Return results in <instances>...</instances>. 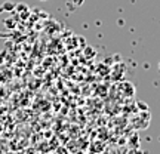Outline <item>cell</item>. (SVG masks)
<instances>
[{
  "instance_id": "obj_1",
  "label": "cell",
  "mask_w": 160,
  "mask_h": 154,
  "mask_svg": "<svg viewBox=\"0 0 160 154\" xmlns=\"http://www.w3.org/2000/svg\"><path fill=\"white\" fill-rule=\"evenodd\" d=\"M15 12H18L19 15L22 18L25 17H28V11H30V7L25 3H18V5H15V9H13Z\"/></svg>"
},
{
  "instance_id": "obj_2",
  "label": "cell",
  "mask_w": 160,
  "mask_h": 154,
  "mask_svg": "<svg viewBox=\"0 0 160 154\" xmlns=\"http://www.w3.org/2000/svg\"><path fill=\"white\" fill-rule=\"evenodd\" d=\"M13 9H15V3L13 2H5L3 5L0 6V12H13Z\"/></svg>"
},
{
  "instance_id": "obj_3",
  "label": "cell",
  "mask_w": 160,
  "mask_h": 154,
  "mask_svg": "<svg viewBox=\"0 0 160 154\" xmlns=\"http://www.w3.org/2000/svg\"><path fill=\"white\" fill-rule=\"evenodd\" d=\"M138 107H139V110H141V111H147V110H148V105H147V104L145 102H141V101H138Z\"/></svg>"
},
{
  "instance_id": "obj_4",
  "label": "cell",
  "mask_w": 160,
  "mask_h": 154,
  "mask_svg": "<svg viewBox=\"0 0 160 154\" xmlns=\"http://www.w3.org/2000/svg\"><path fill=\"white\" fill-rule=\"evenodd\" d=\"M5 22H6V27H8V28H13V27H15V25L12 24V21H11V19H6Z\"/></svg>"
},
{
  "instance_id": "obj_5",
  "label": "cell",
  "mask_w": 160,
  "mask_h": 154,
  "mask_svg": "<svg viewBox=\"0 0 160 154\" xmlns=\"http://www.w3.org/2000/svg\"><path fill=\"white\" fill-rule=\"evenodd\" d=\"M73 3H74V6H80V5H83V0H71Z\"/></svg>"
},
{
  "instance_id": "obj_6",
  "label": "cell",
  "mask_w": 160,
  "mask_h": 154,
  "mask_svg": "<svg viewBox=\"0 0 160 154\" xmlns=\"http://www.w3.org/2000/svg\"><path fill=\"white\" fill-rule=\"evenodd\" d=\"M2 132H3V126H2V123H0V135H2Z\"/></svg>"
},
{
  "instance_id": "obj_7",
  "label": "cell",
  "mask_w": 160,
  "mask_h": 154,
  "mask_svg": "<svg viewBox=\"0 0 160 154\" xmlns=\"http://www.w3.org/2000/svg\"><path fill=\"white\" fill-rule=\"evenodd\" d=\"M40 2H48V0H40Z\"/></svg>"
},
{
  "instance_id": "obj_8",
  "label": "cell",
  "mask_w": 160,
  "mask_h": 154,
  "mask_svg": "<svg viewBox=\"0 0 160 154\" xmlns=\"http://www.w3.org/2000/svg\"><path fill=\"white\" fill-rule=\"evenodd\" d=\"M159 70H160V62H159Z\"/></svg>"
}]
</instances>
